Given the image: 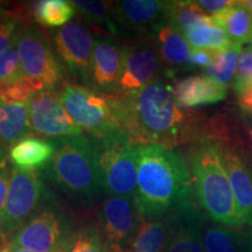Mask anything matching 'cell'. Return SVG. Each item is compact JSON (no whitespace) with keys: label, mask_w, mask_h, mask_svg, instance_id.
I'll return each mask as SVG.
<instances>
[{"label":"cell","mask_w":252,"mask_h":252,"mask_svg":"<svg viewBox=\"0 0 252 252\" xmlns=\"http://www.w3.org/2000/svg\"><path fill=\"white\" fill-rule=\"evenodd\" d=\"M122 130L134 144H156L167 149L215 140L216 127L176 102L172 87L160 78L128 94H113Z\"/></svg>","instance_id":"1"},{"label":"cell","mask_w":252,"mask_h":252,"mask_svg":"<svg viewBox=\"0 0 252 252\" xmlns=\"http://www.w3.org/2000/svg\"><path fill=\"white\" fill-rule=\"evenodd\" d=\"M135 202L143 220L163 219L195 201L194 181L187 160L174 149L137 144Z\"/></svg>","instance_id":"2"},{"label":"cell","mask_w":252,"mask_h":252,"mask_svg":"<svg viewBox=\"0 0 252 252\" xmlns=\"http://www.w3.org/2000/svg\"><path fill=\"white\" fill-rule=\"evenodd\" d=\"M187 162L201 210L219 224L243 226L225 168L222 144L214 140L195 143L189 150Z\"/></svg>","instance_id":"3"},{"label":"cell","mask_w":252,"mask_h":252,"mask_svg":"<svg viewBox=\"0 0 252 252\" xmlns=\"http://www.w3.org/2000/svg\"><path fill=\"white\" fill-rule=\"evenodd\" d=\"M54 141L55 152L47 163L46 175L72 200L86 204L100 200L105 193L100 184L94 138L78 135Z\"/></svg>","instance_id":"4"},{"label":"cell","mask_w":252,"mask_h":252,"mask_svg":"<svg viewBox=\"0 0 252 252\" xmlns=\"http://www.w3.org/2000/svg\"><path fill=\"white\" fill-rule=\"evenodd\" d=\"M58 96L69 117L91 138L100 139L123 131L113 94L64 82L59 88Z\"/></svg>","instance_id":"5"},{"label":"cell","mask_w":252,"mask_h":252,"mask_svg":"<svg viewBox=\"0 0 252 252\" xmlns=\"http://www.w3.org/2000/svg\"><path fill=\"white\" fill-rule=\"evenodd\" d=\"M94 141L104 193L109 196L134 197L138 176L137 144L124 131Z\"/></svg>","instance_id":"6"},{"label":"cell","mask_w":252,"mask_h":252,"mask_svg":"<svg viewBox=\"0 0 252 252\" xmlns=\"http://www.w3.org/2000/svg\"><path fill=\"white\" fill-rule=\"evenodd\" d=\"M15 47L27 78L52 90L64 83L65 69L55 50L53 36L39 24L26 25L20 32Z\"/></svg>","instance_id":"7"},{"label":"cell","mask_w":252,"mask_h":252,"mask_svg":"<svg viewBox=\"0 0 252 252\" xmlns=\"http://www.w3.org/2000/svg\"><path fill=\"white\" fill-rule=\"evenodd\" d=\"M72 232L71 220L49 197L9 242L34 252H55L64 249Z\"/></svg>","instance_id":"8"},{"label":"cell","mask_w":252,"mask_h":252,"mask_svg":"<svg viewBox=\"0 0 252 252\" xmlns=\"http://www.w3.org/2000/svg\"><path fill=\"white\" fill-rule=\"evenodd\" d=\"M42 176L35 171H23L12 167L11 180L0 232L13 235L48 201Z\"/></svg>","instance_id":"9"},{"label":"cell","mask_w":252,"mask_h":252,"mask_svg":"<svg viewBox=\"0 0 252 252\" xmlns=\"http://www.w3.org/2000/svg\"><path fill=\"white\" fill-rule=\"evenodd\" d=\"M141 220L134 197L108 196L99 207L97 226L111 252L127 251Z\"/></svg>","instance_id":"10"},{"label":"cell","mask_w":252,"mask_h":252,"mask_svg":"<svg viewBox=\"0 0 252 252\" xmlns=\"http://www.w3.org/2000/svg\"><path fill=\"white\" fill-rule=\"evenodd\" d=\"M55 50L63 67L81 82L91 88L94 39L89 28L80 21H70L53 34Z\"/></svg>","instance_id":"11"},{"label":"cell","mask_w":252,"mask_h":252,"mask_svg":"<svg viewBox=\"0 0 252 252\" xmlns=\"http://www.w3.org/2000/svg\"><path fill=\"white\" fill-rule=\"evenodd\" d=\"M160 64L161 61L151 36L126 41L117 94H134L149 86L158 78Z\"/></svg>","instance_id":"12"},{"label":"cell","mask_w":252,"mask_h":252,"mask_svg":"<svg viewBox=\"0 0 252 252\" xmlns=\"http://www.w3.org/2000/svg\"><path fill=\"white\" fill-rule=\"evenodd\" d=\"M30 125L32 133L40 137L63 139L84 134L63 108L58 90L45 89L32 97Z\"/></svg>","instance_id":"13"},{"label":"cell","mask_w":252,"mask_h":252,"mask_svg":"<svg viewBox=\"0 0 252 252\" xmlns=\"http://www.w3.org/2000/svg\"><path fill=\"white\" fill-rule=\"evenodd\" d=\"M124 43L111 36L94 37L91 88L116 94L123 67Z\"/></svg>","instance_id":"14"},{"label":"cell","mask_w":252,"mask_h":252,"mask_svg":"<svg viewBox=\"0 0 252 252\" xmlns=\"http://www.w3.org/2000/svg\"><path fill=\"white\" fill-rule=\"evenodd\" d=\"M165 1L123 0L113 1L112 15L119 35L143 34L163 20Z\"/></svg>","instance_id":"15"},{"label":"cell","mask_w":252,"mask_h":252,"mask_svg":"<svg viewBox=\"0 0 252 252\" xmlns=\"http://www.w3.org/2000/svg\"><path fill=\"white\" fill-rule=\"evenodd\" d=\"M171 237L165 252H206L203 245L204 217L195 201L174 212Z\"/></svg>","instance_id":"16"},{"label":"cell","mask_w":252,"mask_h":252,"mask_svg":"<svg viewBox=\"0 0 252 252\" xmlns=\"http://www.w3.org/2000/svg\"><path fill=\"white\" fill-rule=\"evenodd\" d=\"M172 91L179 105L187 110L220 102L228 94L226 86L207 75H194L176 81Z\"/></svg>","instance_id":"17"},{"label":"cell","mask_w":252,"mask_h":252,"mask_svg":"<svg viewBox=\"0 0 252 252\" xmlns=\"http://www.w3.org/2000/svg\"><path fill=\"white\" fill-rule=\"evenodd\" d=\"M222 147L238 214L244 225L252 226V169L235 150Z\"/></svg>","instance_id":"18"},{"label":"cell","mask_w":252,"mask_h":252,"mask_svg":"<svg viewBox=\"0 0 252 252\" xmlns=\"http://www.w3.org/2000/svg\"><path fill=\"white\" fill-rule=\"evenodd\" d=\"M149 35L156 45L162 64L168 67H187L193 49L184 34L173 28L163 19L151 30Z\"/></svg>","instance_id":"19"},{"label":"cell","mask_w":252,"mask_h":252,"mask_svg":"<svg viewBox=\"0 0 252 252\" xmlns=\"http://www.w3.org/2000/svg\"><path fill=\"white\" fill-rule=\"evenodd\" d=\"M31 134L30 100L11 102L0 97V139L2 143L11 149Z\"/></svg>","instance_id":"20"},{"label":"cell","mask_w":252,"mask_h":252,"mask_svg":"<svg viewBox=\"0 0 252 252\" xmlns=\"http://www.w3.org/2000/svg\"><path fill=\"white\" fill-rule=\"evenodd\" d=\"M54 152V140H46L30 135L11 147L8 157L15 168L34 171L40 167L47 166Z\"/></svg>","instance_id":"21"},{"label":"cell","mask_w":252,"mask_h":252,"mask_svg":"<svg viewBox=\"0 0 252 252\" xmlns=\"http://www.w3.org/2000/svg\"><path fill=\"white\" fill-rule=\"evenodd\" d=\"M171 217L141 220L130 252H165L171 237Z\"/></svg>","instance_id":"22"},{"label":"cell","mask_w":252,"mask_h":252,"mask_svg":"<svg viewBox=\"0 0 252 252\" xmlns=\"http://www.w3.org/2000/svg\"><path fill=\"white\" fill-rule=\"evenodd\" d=\"M213 19L223 27L232 45L242 46L251 40L252 15L243 1H234L228 9Z\"/></svg>","instance_id":"23"},{"label":"cell","mask_w":252,"mask_h":252,"mask_svg":"<svg viewBox=\"0 0 252 252\" xmlns=\"http://www.w3.org/2000/svg\"><path fill=\"white\" fill-rule=\"evenodd\" d=\"M31 15L23 6L9 8L0 2V54L17 45L21 30L32 23Z\"/></svg>","instance_id":"24"},{"label":"cell","mask_w":252,"mask_h":252,"mask_svg":"<svg viewBox=\"0 0 252 252\" xmlns=\"http://www.w3.org/2000/svg\"><path fill=\"white\" fill-rule=\"evenodd\" d=\"M203 245L206 252H243L248 249L245 236L219 223L208 224L203 229Z\"/></svg>","instance_id":"25"},{"label":"cell","mask_w":252,"mask_h":252,"mask_svg":"<svg viewBox=\"0 0 252 252\" xmlns=\"http://www.w3.org/2000/svg\"><path fill=\"white\" fill-rule=\"evenodd\" d=\"M76 13V7L69 0H42L32 7V15L36 23L52 28H60L69 24Z\"/></svg>","instance_id":"26"},{"label":"cell","mask_w":252,"mask_h":252,"mask_svg":"<svg viewBox=\"0 0 252 252\" xmlns=\"http://www.w3.org/2000/svg\"><path fill=\"white\" fill-rule=\"evenodd\" d=\"M204 15L207 14L200 8L197 1H165L163 19L182 34Z\"/></svg>","instance_id":"27"},{"label":"cell","mask_w":252,"mask_h":252,"mask_svg":"<svg viewBox=\"0 0 252 252\" xmlns=\"http://www.w3.org/2000/svg\"><path fill=\"white\" fill-rule=\"evenodd\" d=\"M80 14L89 21L90 24L106 28L113 35H119V32L113 20L112 9L113 1H84V0H74L72 1Z\"/></svg>","instance_id":"28"},{"label":"cell","mask_w":252,"mask_h":252,"mask_svg":"<svg viewBox=\"0 0 252 252\" xmlns=\"http://www.w3.org/2000/svg\"><path fill=\"white\" fill-rule=\"evenodd\" d=\"M65 252H111L97 224L74 230L64 247Z\"/></svg>","instance_id":"29"},{"label":"cell","mask_w":252,"mask_h":252,"mask_svg":"<svg viewBox=\"0 0 252 252\" xmlns=\"http://www.w3.org/2000/svg\"><path fill=\"white\" fill-rule=\"evenodd\" d=\"M241 53L242 48L238 45H231L229 48L219 52L212 64L204 69L206 75L223 86H226V83H229L236 75Z\"/></svg>","instance_id":"30"},{"label":"cell","mask_w":252,"mask_h":252,"mask_svg":"<svg viewBox=\"0 0 252 252\" xmlns=\"http://www.w3.org/2000/svg\"><path fill=\"white\" fill-rule=\"evenodd\" d=\"M215 20L204 15L184 34L191 49H210L213 41Z\"/></svg>","instance_id":"31"},{"label":"cell","mask_w":252,"mask_h":252,"mask_svg":"<svg viewBox=\"0 0 252 252\" xmlns=\"http://www.w3.org/2000/svg\"><path fill=\"white\" fill-rule=\"evenodd\" d=\"M25 77L17 47H12L0 54V86L11 84Z\"/></svg>","instance_id":"32"},{"label":"cell","mask_w":252,"mask_h":252,"mask_svg":"<svg viewBox=\"0 0 252 252\" xmlns=\"http://www.w3.org/2000/svg\"><path fill=\"white\" fill-rule=\"evenodd\" d=\"M252 86V52L241 53L236 69L234 88L241 94Z\"/></svg>","instance_id":"33"},{"label":"cell","mask_w":252,"mask_h":252,"mask_svg":"<svg viewBox=\"0 0 252 252\" xmlns=\"http://www.w3.org/2000/svg\"><path fill=\"white\" fill-rule=\"evenodd\" d=\"M215 50L212 49H193L189 59L187 68H204L212 64L214 59L217 55Z\"/></svg>","instance_id":"34"},{"label":"cell","mask_w":252,"mask_h":252,"mask_svg":"<svg viewBox=\"0 0 252 252\" xmlns=\"http://www.w3.org/2000/svg\"><path fill=\"white\" fill-rule=\"evenodd\" d=\"M234 4V1L230 0H200L197 5L206 13L208 17H217L220 13L228 9L230 6Z\"/></svg>","instance_id":"35"},{"label":"cell","mask_w":252,"mask_h":252,"mask_svg":"<svg viewBox=\"0 0 252 252\" xmlns=\"http://www.w3.org/2000/svg\"><path fill=\"white\" fill-rule=\"evenodd\" d=\"M12 168L7 165L4 169L0 171V222H1L2 214H4L6 198H7L9 180H11Z\"/></svg>","instance_id":"36"},{"label":"cell","mask_w":252,"mask_h":252,"mask_svg":"<svg viewBox=\"0 0 252 252\" xmlns=\"http://www.w3.org/2000/svg\"><path fill=\"white\" fill-rule=\"evenodd\" d=\"M239 102H241L242 108L252 113V86L245 90L243 94H239Z\"/></svg>","instance_id":"37"},{"label":"cell","mask_w":252,"mask_h":252,"mask_svg":"<svg viewBox=\"0 0 252 252\" xmlns=\"http://www.w3.org/2000/svg\"><path fill=\"white\" fill-rule=\"evenodd\" d=\"M8 147L2 143V140L0 139V171L4 169L6 166L8 165V153H7Z\"/></svg>","instance_id":"38"},{"label":"cell","mask_w":252,"mask_h":252,"mask_svg":"<svg viewBox=\"0 0 252 252\" xmlns=\"http://www.w3.org/2000/svg\"><path fill=\"white\" fill-rule=\"evenodd\" d=\"M8 249H9V252H34L32 250H28L26 248L19 247L17 244L11 243V242H8Z\"/></svg>","instance_id":"39"},{"label":"cell","mask_w":252,"mask_h":252,"mask_svg":"<svg viewBox=\"0 0 252 252\" xmlns=\"http://www.w3.org/2000/svg\"><path fill=\"white\" fill-rule=\"evenodd\" d=\"M245 239H247V245H248V250L252 252V229L250 231L245 235Z\"/></svg>","instance_id":"40"},{"label":"cell","mask_w":252,"mask_h":252,"mask_svg":"<svg viewBox=\"0 0 252 252\" xmlns=\"http://www.w3.org/2000/svg\"><path fill=\"white\" fill-rule=\"evenodd\" d=\"M0 252H9V249H8V242H5L4 244L0 245Z\"/></svg>","instance_id":"41"},{"label":"cell","mask_w":252,"mask_h":252,"mask_svg":"<svg viewBox=\"0 0 252 252\" xmlns=\"http://www.w3.org/2000/svg\"><path fill=\"white\" fill-rule=\"evenodd\" d=\"M244 5L247 6V8L250 11V13L252 15V0H248V1H243Z\"/></svg>","instance_id":"42"},{"label":"cell","mask_w":252,"mask_h":252,"mask_svg":"<svg viewBox=\"0 0 252 252\" xmlns=\"http://www.w3.org/2000/svg\"><path fill=\"white\" fill-rule=\"evenodd\" d=\"M5 242H7V239H6V236L2 234V232H0V245L4 244Z\"/></svg>","instance_id":"43"},{"label":"cell","mask_w":252,"mask_h":252,"mask_svg":"<svg viewBox=\"0 0 252 252\" xmlns=\"http://www.w3.org/2000/svg\"><path fill=\"white\" fill-rule=\"evenodd\" d=\"M55 252H65V250H64V249H61V250H58V251H55Z\"/></svg>","instance_id":"44"},{"label":"cell","mask_w":252,"mask_h":252,"mask_svg":"<svg viewBox=\"0 0 252 252\" xmlns=\"http://www.w3.org/2000/svg\"><path fill=\"white\" fill-rule=\"evenodd\" d=\"M250 137H251V140H252V130L250 131Z\"/></svg>","instance_id":"45"},{"label":"cell","mask_w":252,"mask_h":252,"mask_svg":"<svg viewBox=\"0 0 252 252\" xmlns=\"http://www.w3.org/2000/svg\"><path fill=\"white\" fill-rule=\"evenodd\" d=\"M118 252H130V251H118Z\"/></svg>","instance_id":"46"},{"label":"cell","mask_w":252,"mask_h":252,"mask_svg":"<svg viewBox=\"0 0 252 252\" xmlns=\"http://www.w3.org/2000/svg\"><path fill=\"white\" fill-rule=\"evenodd\" d=\"M251 45H252V37H251Z\"/></svg>","instance_id":"47"}]
</instances>
